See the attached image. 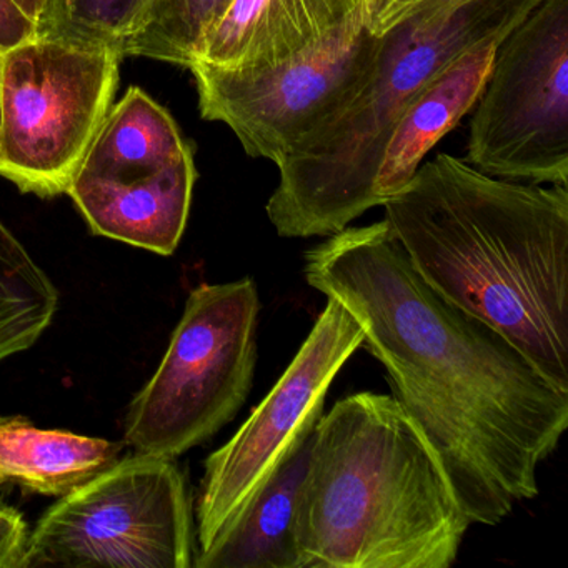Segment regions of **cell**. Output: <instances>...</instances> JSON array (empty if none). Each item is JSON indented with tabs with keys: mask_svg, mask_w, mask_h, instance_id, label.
<instances>
[{
	"mask_svg": "<svg viewBox=\"0 0 568 568\" xmlns=\"http://www.w3.org/2000/svg\"><path fill=\"white\" fill-rule=\"evenodd\" d=\"M232 0H151L124 55L191 68L212 26Z\"/></svg>",
	"mask_w": 568,
	"mask_h": 568,
	"instance_id": "18",
	"label": "cell"
},
{
	"mask_svg": "<svg viewBox=\"0 0 568 568\" xmlns=\"http://www.w3.org/2000/svg\"><path fill=\"white\" fill-rule=\"evenodd\" d=\"M195 181L191 151L161 169L105 178L78 174L68 194L94 234L171 255L187 225Z\"/></svg>",
	"mask_w": 568,
	"mask_h": 568,
	"instance_id": "12",
	"label": "cell"
},
{
	"mask_svg": "<svg viewBox=\"0 0 568 568\" xmlns=\"http://www.w3.org/2000/svg\"><path fill=\"white\" fill-rule=\"evenodd\" d=\"M16 6L24 12L32 21L38 22L41 16L42 8H44V0H14Z\"/></svg>",
	"mask_w": 568,
	"mask_h": 568,
	"instance_id": "23",
	"label": "cell"
},
{
	"mask_svg": "<svg viewBox=\"0 0 568 568\" xmlns=\"http://www.w3.org/2000/svg\"><path fill=\"white\" fill-rule=\"evenodd\" d=\"M385 221L422 278L568 392V191L491 178L438 154Z\"/></svg>",
	"mask_w": 568,
	"mask_h": 568,
	"instance_id": "2",
	"label": "cell"
},
{
	"mask_svg": "<svg viewBox=\"0 0 568 568\" xmlns=\"http://www.w3.org/2000/svg\"><path fill=\"white\" fill-rule=\"evenodd\" d=\"M28 540L24 517L14 508L0 504V568H21Z\"/></svg>",
	"mask_w": 568,
	"mask_h": 568,
	"instance_id": "20",
	"label": "cell"
},
{
	"mask_svg": "<svg viewBox=\"0 0 568 568\" xmlns=\"http://www.w3.org/2000/svg\"><path fill=\"white\" fill-rule=\"evenodd\" d=\"M0 58H2V55H0Z\"/></svg>",
	"mask_w": 568,
	"mask_h": 568,
	"instance_id": "24",
	"label": "cell"
},
{
	"mask_svg": "<svg viewBox=\"0 0 568 568\" xmlns=\"http://www.w3.org/2000/svg\"><path fill=\"white\" fill-rule=\"evenodd\" d=\"M307 284L347 308L471 524H501L538 491L568 427V392L418 275L388 222L304 255Z\"/></svg>",
	"mask_w": 568,
	"mask_h": 568,
	"instance_id": "1",
	"label": "cell"
},
{
	"mask_svg": "<svg viewBox=\"0 0 568 568\" xmlns=\"http://www.w3.org/2000/svg\"><path fill=\"white\" fill-rule=\"evenodd\" d=\"M471 521L394 395L358 392L314 428L301 568H450Z\"/></svg>",
	"mask_w": 568,
	"mask_h": 568,
	"instance_id": "3",
	"label": "cell"
},
{
	"mask_svg": "<svg viewBox=\"0 0 568 568\" xmlns=\"http://www.w3.org/2000/svg\"><path fill=\"white\" fill-rule=\"evenodd\" d=\"M507 34L485 39L468 49L435 75L402 112L388 135L375 178L377 207L410 182L430 149L475 108L495 51Z\"/></svg>",
	"mask_w": 568,
	"mask_h": 568,
	"instance_id": "14",
	"label": "cell"
},
{
	"mask_svg": "<svg viewBox=\"0 0 568 568\" xmlns=\"http://www.w3.org/2000/svg\"><path fill=\"white\" fill-rule=\"evenodd\" d=\"M58 305L51 278L0 221V362L31 348Z\"/></svg>",
	"mask_w": 568,
	"mask_h": 568,
	"instance_id": "17",
	"label": "cell"
},
{
	"mask_svg": "<svg viewBox=\"0 0 568 568\" xmlns=\"http://www.w3.org/2000/svg\"><path fill=\"white\" fill-rule=\"evenodd\" d=\"M191 151L174 118L141 88H129L112 105L78 174L105 178L161 169Z\"/></svg>",
	"mask_w": 568,
	"mask_h": 568,
	"instance_id": "16",
	"label": "cell"
},
{
	"mask_svg": "<svg viewBox=\"0 0 568 568\" xmlns=\"http://www.w3.org/2000/svg\"><path fill=\"white\" fill-rule=\"evenodd\" d=\"M261 307L251 277L191 292L158 372L129 407L125 444L174 460L237 415L254 382Z\"/></svg>",
	"mask_w": 568,
	"mask_h": 568,
	"instance_id": "5",
	"label": "cell"
},
{
	"mask_svg": "<svg viewBox=\"0 0 568 568\" xmlns=\"http://www.w3.org/2000/svg\"><path fill=\"white\" fill-rule=\"evenodd\" d=\"M468 164L568 184V0H538L501 39L470 122Z\"/></svg>",
	"mask_w": 568,
	"mask_h": 568,
	"instance_id": "8",
	"label": "cell"
},
{
	"mask_svg": "<svg viewBox=\"0 0 568 568\" xmlns=\"http://www.w3.org/2000/svg\"><path fill=\"white\" fill-rule=\"evenodd\" d=\"M192 508L172 458L138 454L64 495L29 535L21 568H189Z\"/></svg>",
	"mask_w": 568,
	"mask_h": 568,
	"instance_id": "7",
	"label": "cell"
},
{
	"mask_svg": "<svg viewBox=\"0 0 568 568\" xmlns=\"http://www.w3.org/2000/svg\"><path fill=\"white\" fill-rule=\"evenodd\" d=\"M364 332L344 305L328 298L311 334L267 397L234 437L205 462L197 500L199 548L235 520L305 422L324 410L325 395Z\"/></svg>",
	"mask_w": 568,
	"mask_h": 568,
	"instance_id": "10",
	"label": "cell"
},
{
	"mask_svg": "<svg viewBox=\"0 0 568 568\" xmlns=\"http://www.w3.org/2000/svg\"><path fill=\"white\" fill-rule=\"evenodd\" d=\"M151 0H44L36 38L88 48H109L124 55ZM125 58V55H124Z\"/></svg>",
	"mask_w": 568,
	"mask_h": 568,
	"instance_id": "19",
	"label": "cell"
},
{
	"mask_svg": "<svg viewBox=\"0 0 568 568\" xmlns=\"http://www.w3.org/2000/svg\"><path fill=\"white\" fill-rule=\"evenodd\" d=\"M124 55L34 38L0 58V175L24 194H68L112 109Z\"/></svg>",
	"mask_w": 568,
	"mask_h": 568,
	"instance_id": "6",
	"label": "cell"
},
{
	"mask_svg": "<svg viewBox=\"0 0 568 568\" xmlns=\"http://www.w3.org/2000/svg\"><path fill=\"white\" fill-rule=\"evenodd\" d=\"M362 22L367 24V0H232L195 62L261 72Z\"/></svg>",
	"mask_w": 568,
	"mask_h": 568,
	"instance_id": "11",
	"label": "cell"
},
{
	"mask_svg": "<svg viewBox=\"0 0 568 568\" xmlns=\"http://www.w3.org/2000/svg\"><path fill=\"white\" fill-rule=\"evenodd\" d=\"M428 0H367V28L372 36H382L412 18Z\"/></svg>",
	"mask_w": 568,
	"mask_h": 568,
	"instance_id": "21",
	"label": "cell"
},
{
	"mask_svg": "<svg viewBox=\"0 0 568 568\" xmlns=\"http://www.w3.org/2000/svg\"><path fill=\"white\" fill-rule=\"evenodd\" d=\"M381 38L354 24L282 64L234 72L194 62L202 119L227 125L251 158L275 165L347 108L377 62Z\"/></svg>",
	"mask_w": 568,
	"mask_h": 568,
	"instance_id": "9",
	"label": "cell"
},
{
	"mask_svg": "<svg viewBox=\"0 0 568 568\" xmlns=\"http://www.w3.org/2000/svg\"><path fill=\"white\" fill-rule=\"evenodd\" d=\"M538 0H428L381 38L357 98L281 162L267 202L281 237H328L377 207L375 178L392 129L415 95L485 39L510 32Z\"/></svg>",
	"mask_w": 568,
	"mask_h": 568,
	"instance_id": "4",
	"label": "cell"
},
{
	"mask_svg": "<svg viewBox=\"0 0 568 568\" xmlns=\"http://www.w3.org/2000/svg\"><path fill=\"white\" fill-rule=\"evenodd\" d=\"M121 445L62 430H41L28 418L0 417V487L21 485L64 497L119 460Z\"/></svg>",
	"mask_w": 568,
	"mask_h": 568,
	"instance_id": "15",
	"label": "cell"
},
{
	"mask_svg": "<svg viewBox=\"0 0 568 568\" xmlns=\"http://www.w3.org/2000/svg\"><path fill=\"white\" fill-rule=\"evenodd\" d=\"M36 38V22L16 6L0 0V55Z\"/></svg>",
	"mask_w": 568,
	"mask_h": 568,
	"instance_id": "22",
	"label": "cell"
},
{
	"mask_svg": "<svg viewBox=\"0 0 568 568\" xmlns=\"http://www.w3.org/2000/svg\"><path fill=\"white\" fill-rule=\"evenodd\" d=\"M324 410L312 415L278 458L264 484L237 518L199 551L197 568H301L297 511L307 474L314 428Z\"/></svg>",
	"mask_w": 568,
	"mask_h": 568,
	"instance_id": "13",
	"label": "cell"
}]
</instances>
